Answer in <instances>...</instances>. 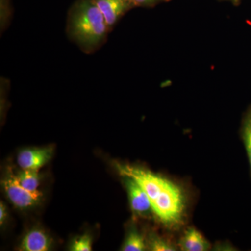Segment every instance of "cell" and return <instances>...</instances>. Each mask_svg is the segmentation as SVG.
<instances>
[{
  "mask_svg": "<svg viewBox=\"0 0 251 251\" xmlns=\"http://www.w3.org/2000/svg\"><path fill=\"white\" fill-rule=\"evenodd\" d=\"M115 166L120 175L134 180L146 192L153 213L162 224L171 229L183 224L187 201L181 186L140 167L119 163Z\"/></svg>",
  "mask_w": 251,
  "mask_h": 251,
  "instance_id": "1",
  "label": "cell"
},
{
  "mask_svg": "<svg viewBox=\"0 0 251 251\" xmlns=\"http://www.w3.org/2000/svg\"><path fill=\"white\" fill-rule=\"evenodd\" d=\"M108 30L94 0H78L69 11L68 34L86 52H93L101 45Z\"/></svg>",
  "mask_w": 251,
  "mask_h": 251,
  "instance_id": "2",
  "label": "cell"
},
{
  "mask_svg": "<svg viewBox=\"0 0 251 251\" xmlns=\"http://www.w3.org/2000/svg\"><path fill=\"white\" fill-rule=\"evenodd\" d=\"M3 186L9 201L18 209L34 207L40 204L44 195L40 191H29L20 184L16 175L9 173L3 181Z\"/></svg>",
  "mask_w": 251,
  "mask_h": 251,
  "instance_id": "3",
  "label": "cell"
},
{
  "mask_svg": "<svg viewBox=\"0 0 251 251\" xmlns=\"http://www.w3.org/2000/svg\"><path fill=\"white\" fill-rule=\"evenodd\" d=\"M53 150L50 148L25 149L17 157L18 166L22 170L39 171L52 158Z\"/></svg>",
  "mask_w": 251,
  "mask_h": 251,
  "instance_id": "4",
  "label": "cell"
},
{
  "mask_svg": "<svg viewBox=\"0 0 251 251\" xmlns=\"http://www.w3.org/2000/svg\"><path fill=\"white\" fill-rule=\"evenodd\" d=\"M125 182L130 206L137 215L143 216L152 211L151 202L146 192L131 178L125 176Z\"/></svg>",
  "mask_w": 251,
  "mask_h": 251,
  "instance_id": "5",
  "label": "cell"
},
{
  "mask_svg": "<svg viewBox=\"0 0 251 251\" xmlns=\"http://www.w3.org/2000/svg\"><path fill=\"white\" fill-rule=\"evenodd\" d=\"M100 12L103 14L108 29L116 24L117 21L121 18L129 8L131 0H94Z\"/></svg>",
  "mask_w": 251,
  "mask_h": 251,
  "instance_id": "6",
  "label": "cell"
},
{
  "mask_svg": "<svg viewBox=\"0 0 251 251\" xmlns=\"http://www.w3.org/2000/svg\"><path fill=\"white\" fill-rule=\"evenodd\" d=\"M52 240L44 231L33 229L25 235L20 246L23 251H47L50 249Z\"/></svg>",
  "mask_w": 251,
  "mask_h": 251,
  "instance_id": "7",
  "label": "cell"
},
{
  "mask_svg": "<svg viewBox=\"0 0 251 251\" xmlns=\"http://www.w3.org/2000/svg\"><path fill=\"white\" fill-rule=\"evenodd\" d=\"M179 246L184 251H206L211 248L209 242L194 227L186 229L180 239Z\"/></svg>",
  "mask_w": 251,
  "mask_h": 251,
  "instance_id": "8",
  "label": "cell"
},
{
  "mask_svg": "<svg viewBox=\"0 0 251 251\" xmlns=\"http://www.w3.org/2000/svg\"><path fill=\"white\" fill-rule=\"evenodd\" d=\"M147 244L143 236L136 229L131 228L127 234L121 250L123 251H143L146 250Z\"/></svg>",
  "mask_w": 251,
  "mask_h": 251,
  "instance_id": "9",
  "label": "cell"
},
{
  "mask_svg": "<svg viewBox=\"0 0 251 251\" xmlns=\"http://www.w3.org/2000/svg\"><path fill=\"white\" fill-rule=\"evenodd\" d=\"M39 171L33 170H23L16 175V177L20 184L29 191H37L40 184L41 176Z\"/></svg>",
  "mask_w": 251,
  "mask_h": 251,
  "instance_id": "10",
  "label": "cell"
},
{
  "mask_svg": "<svg viewBox=\"0 0 251 251\" xmlns=\"http://www.w3.org/2000/svg\"><path fill=\"white\" fill-rule=\"evenodd\" d=\"M242 138L247 151L251 173V109L246 114L243 121Z\"/></svg>",
  "mask_w": 251,
  "mask_h": 251,
  "instance_id": "11",
  "label": "cell"
},
{
  "mask_svg": "<svg viewBox=\"0 0 251 251\" xmlns=\"http://www.w3.org/2000/svg\"><path fill=\"white\" fill-rule=\"evenodd\" d=\"M149 249L153 251H175L176 250L173 243L159 237L156 234H152L149 240Z\"/></svg>",
  "mask_w": 251,
  "mask_h": 251,
  "instance_id": "12",
  "label": "cell"
},
{
  "mask_svg": "<svg viewBox=\"0 0 251 251\" xmlns=\"http://www.w3.org/2000/svg\"><path fill=\"white\" fill-rule=\"evenodd\" d=\"M92 238L89 234H85L74 239L71 245L70 250L72 251H90L92 250Z\"/></svg>",
  "mask_w": 251,
  "mask_h": 251,
  "instance_id": "13",
  "label": "cell"
},
{
  "mask_svg": "<svg viewBox=\"0 0 251 251\" xmlns=\"http://www.w3.org/2000/svg\"><path fill=\"white\" fill-rule=\"evenodd\" d=\"M6 216H7V211H6V206L4 203L1 202L0 204V224L1 225L4 224Z\"/></svg>",
  "mask_w": 251,
  "mask_h": 251,
  "instance_id": "14",
  "label": "cell"
},
{
  "mask_svg": "<svg viewBox=\"0 0 251 251\" xmlns=\"http://www.w3.org/2000/svg\"><path fill=\"white\" fill-rule=\"evenodd\" d=\"M157 1L158 0H131L133 4L135 5H148Z\"/></svg>",
  "mask_w": 251,
  "mask_h": 251,
  "instance_id": "15",
  "label": "cell"
},
{
  "mask_svg": "<svg viewBox=\"0 0 251 251\" xmlns=\"http://www.w3.org/2000/svg\"><path fill=\"white\" fill-rule=\"evenodd\" d=\"M233 1H237V0H233Z\"/></svg>",
  "mask_w": 251,
  "mask_h": 251,
  "instance_id": "16",
  "label": "cell"
}]
</instances>
